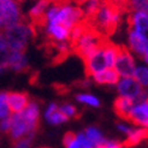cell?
Returning a JSON list of instances; mask_svg holds the SVG:
<instances>
[{"label": "cell", "mask_w": 148, "mask_h": 148, "mask_svg": "<svg viewBox=\"0 0 148 148\" xmlns=\"http://www.w3.org/2000/svg\"><path fill=\"white\" fill-rule=\"evenodd\" d=\"M123 12L118 6L103 0L101 6L90 16L84 17L88 25L105 38L112 36L122 22Z\"/></svg>", "instance_id": "1"}, {"label": "cell", "mask_w": 148, "mask_h": 148, "mask_svg": "<svg viewBox=\"0 0 148 148\" xmlns=\"http://www.w3.org/2000/svg\"><path fill=\"white\" fill-rule=\"evenodd\" d=\"M108 42V39L103 42V45L90 54L88 58L83 59L84 63V73L87 77H90L95 75L97 72H100L108 68V62L106 57V43Z\"/></svg>", "instance_id": "2"}, {"label": "cell", "mask_w": 148, "mask_h": 148, "mask_svg": "<svg viewBox=\"0 0 148 148\" xmlns=\"http://www.w3.org/2000/svg\"><path fill=\"white\" fill-rule=\"evenodd\" d=\"M23 19L18 4L14 0H0V22L3 24V30L19 23Z\"/></svg>", "instance_id": "3"}, {"label": "cell", "mask_w": 148, "mask_h": 148, "mask_svg": "<svg viewBox=\"0 0 148 148\" xmlns=\"http://www.w3.org/2000/svg\"><path fill=\"white\" fill-rule=\"evenodd\" d=\"M114 68L119 75L123 77H132L135 72V60L132 58L130 51L124 45H119L118 54L114 63Z\"/></svg>", "instance_id": "4"}, {"label": "cell", "mask_w": 148, "mask_h": 148, "mask_svg": "<svg viewBox=\"0 0 148 148\" xmlns=\"http://www.w3.org/2000/svg\"><path fill=\"white\" fill-rule=\"evenodd\" d=\"M117 89L121 95L131 98L134 101L137 100L141 102L145 100L143 88L134 77H124L121 82L118 83Z\"/></svg>", "instance_id": "5"}, {"label": "cell", "mask_w": 148, "mask_h": 148, "mask_svg": "<svg viewBox=\"0 0 148 148\" xmlns=\"http://www.w3.org/2000/svg\"><path fill=\"white\" fill-rule=\"evenodd\" d=\"M128 29L135 30L148 43V13L145 11H136L129 13Z\"/></svg>", "instance_id": "6"}, {"label": "cell", "mask_w": 148, "mask_h": 148, "mask_svg": "<svg viewBox=\"0 0 148 148\" xmlns=\"http://www.w3.org/2000/svg\"><path fill=\"white\" fill-rule=\"evenodd\" d=\"M9 134L13 141H16V140L28 136V135H35V132L32 131L29 124L21 116V113H13L11 116V128H10Z\"/></svg>", "instance_id": "7"}, {"label": "cell", "mask_w": 148, "mask_h": 148, "mask_svg": "<svg viewBox=\"0 0 148 148\" xmlns=\"http://www.w3.org/2000/svg\"><path fill=\"white\" fill-rule=\"evenodd\" d=\"M6 101L9 105L10 112L21 113L29 103V97L27 93L19 92H9L6 93Z\"/></svg>", "instance_id": "8"}, {"label": "cell", "mask_w": 148, "mask_h": 148, "mask_svg": "<svg viewBox=\"0 0 148 148\" xmlns=\"http://www.w3.org/2000/svg\"><path fill=\"white\" fill-rule=\"evenodd\" d=\"M128 122H131L136 125H143L148 127V99L134 105L131 108Z\"/></svg>", "instance_id": "9"}, {"label": "cell", "mask_w": 148, "mask_h": 148, "mask_svg": "<svg viewBox=\"0 0 148 148\" xmlns=\"http://www.w3.org/2000/svg\"><path fill=\"white\" fill-rule=\"evenodd\" d=\"M21 116L29 124L32 131L36 132V130L39 129V105L38 103L35 101L29 102L28 106L21 112Z\"/></svg>", "instance_id": "10"}, {"label": "cell", "mask_w": 148, "mask_h": 148, "mask_svg": "<svg viewBox=\"0 0 148 148\" xmlns=\"http://www.w3.org/2000/svg\"><path fill=\"white\" fill-rule=\"evenodd\" d=\"M132 107H134V100L128 97H123V95L118 97L113 103V108H114L116 114L124 121L129 119V114H130V111Z\"/></svg>", "instance_id": "11"}, {"label": "cell", "mask_w": 148, "mask_h": 148, "mask_svg": "<svg viewBox=\"0 0 148 148\" xmlns=\"http://www.w3.org/2000/svg\"><path fill=\"white\" fill-rule=\"evenodd\" d=\"M128 32H129V43H130L131 49L140 58H143V56L148 52V43L135 30L128 29Z\"/></svg>", "instance_id": "12"}, {"label": "cell", "mask_w": 148, "mask_h": 148, "mask_svg": "<svg viewBox=\"0 0 148 148\" xmlns=\"http://www.w3.org/2000/svg\"><path fill=\"white\" fill-rule=\"evenodd\" d=\"M119 73L113 68H107L93 75L94 81L98 84H117L119 82Z\"/></svg>", "instance_id": "13"}, {"label": "cell", "mask_w": 148, "mask_h": 148, "mask_svg": "<svg viewBox=\"0 0 148 148\" xmlns=\"http://www.w3.org/2000/svg\"><path fill=\"white\" fill-rule=\"evenodd\" d=\"M148 140V128H140V129H135L128 134L127 140L122 143L123 148H131L135 147L138 143H141L142 141Z\"/></svg>", "instance_id": "14"}, {"label": "cell", "mask_w": 148, "mask_h": 148, "mask_svg": "<svg viewBox=\"0 0 148 148\" xmlns=\"http://www.w3.org/2000/svg\"><path fill=\"white\" fill-rule=\"evenodd\" d=\"M46 119L51 123V124H54V125H58V124H62L64 122H66L69 119L60 110H59V106L57 103H51L48 106L47 111H46Z\"/></svg>", "instance_id": "15"}, {"label": "cell", "mask_w": 148, "mask_h": 148, "mask_svg": "<svg viewBox=\"0 0 148 148\" xmlns=\"http://www.w3.org/2000/svg\"><path fill=\"white\" fill-rule=\"evenodd\" d=\"M84 135H86L87 138L94 145V147H95V146H99V145H102V143L106 142V140L103 138V136L101 135V132H100L97 128H93V127L88 128V129L86 130V134H84Z\"/></svg>", "instance_id": "16"}, {"label": "cell", "mask_w": 148, "mask_h": 148, "mask_svg": "<svg viewBox=\"0 0 148 148\" xmlns=\"http://www.w3.org/2000/svg\"><path fill=\"white\" fill-rule=\"evenodd\" d=\"M132 77H134L141 86L148 87V69L145 68V66H141V68L135 69L134 76Z\"/></svg>", "instance_id": "17"}, {"label": "cell", "mask_w": 148, "mask_h": 148, "mask_svg": "<svg viewBox=\"0 0 148 148\" xmlns=\"http://www.w3.org/2000/svg\"><path fill=\"white\" fill-rule=\"evenodd\" d=\"M76 99H77V101L86 103V105L93 106V107L100 106V101L98 100V98H95L94 95H90V94H78L76 97Z\"/></svg>", "instance_id": "18"}, {"label": "cell", "mask_w": 148, "mask_h": 148, "mask_svg": "<svg viewBox=\"0 0 148 148\" xmlns=\"http://www.w3.org/2000/svg\"><path fill=\"white\" fill-rule=\"evenodd\" d=\"M11 116L10 114V108L6 101V93H0V119Z\"/></svg>", "instance_id": "19"}, {"label": "cell", "mask_w": 148, "mask_h": 148, "mask_svg": "<svg viewBox=\"0 0 148 148\" xmlns=\"http://www.w3.org/2000/svg\"><path fill=\"white\" fill-rule=\"evenodd\" d=\"M33 137H34V135H28V136L16 140V141L13 142V148H30Z\"/></svg>", "instance_id": "20"}, {"label": "cell", "mask_w": 148, "mask_h": 148, "mask_svg": "<svg viewBox=\"0 0 148 148\" xmlns=\"http://www.w3.org/2000/svg\"><path fill=\"white\" fill-rule=\"evenodd\" d=\"M59 110H60L68 118L77 117V110H76V107L72 106V105H69V103H64V105H62L60 107H59Z\"/></svg>", "instance_id": "21"}, {"label": "cell", "mask_w": 148, "mask_h": 148, "mask_svg": "<svg viewBox=\"0 0 148 148\" xmlns=\"http://www.w3.org/2000/svg\"><path fill=\"white\" fill-rule=\"evenodd\" d=\"M77 140L79 143V148H94V145L87 138V136L84 134H78Z\"/></svg>", "instance_id": "22"}, {"label": "cell", "mask_w": 148, "mask_h": 148, "mask_svg": "<svg viewBox=\"0 0 148 148\" xmlns=\"http://www.w3.org/2000/svg\"><path fill=\"white\" fill-rule=\"evenodd\" d=\"M76 138H77V135H76V134H73V132H71V131L66 132V134L64 135V137H63V143H64L65 148L69 147L73 141H75Z\"/></svg>", "instance_id": "23"}, {"label": "cell", "mask_w": 148, "mask_h": 148, "mask_svg": "<svg viewBox=\"0 0 148 148\" xmlns=\"http://www.w3.org/2000/svg\"><path fill=\"white\" fill-rule=\"evenodd\" d=\"M11 128V116L0 119V130H3L4 132H9Z\"/></svg>", "instance_id": "24"}, {"label": "cell", "mask_w": 148, "mask_h": 148, "mask_svg": "<svg viewBox=\"0 0 148 148\" xmlns=\"http://www.w3.org/2000/svg\"><path fill=\"white\" fill-rule=\"evenodd\" d=\"M105 147L106 148H123L122 143H118V142H114V141H106Z\"/></svg>", "instance_id": "25"}, {"label": "cell", "mask_w": 148, "mask_h": 148, "mask_svg": "<svg viewBox=\"0 0 148 148\" xmlns=\"http://www.w3.org/2000/svg\"><path fill=\"white\" fill-rule=\"evenodd\" d=\"M118 129H119L121 131L125 132V134H129V132L131 131V129L129 127H127V125H123V124H118Z\"/></svg>", "instance_id": "26"}, {"label": "cell", "mask_w": 148, "mask_h": 148, "mask_svg": "<svg viewBox=\"0 0 148 148\" xmlns=\"http://www.w3.org/2000/svg\"><path fill=\"white\" fill-rule=\"evenodd\" d=\"M66 148H79V143H78V140L76 138L75 141H73L69 147H66Z\"/></svg>", "instance_id": "27"}, {"label": "cell", "mask_w": 148, "mask_h": 148, "mask_svg": "<svg viewBox=\"0 0 148 148\" xmlns=\"http://www.w3.org/2000/svg\"><path fill=\"white\" fill-rule=\"evenodd\" d=\"M142 59H143L145 62H147V63H148V52H147V53L143 56V58H142Z\"/></svg>", "instance_id": "28"}, {"label": "cell", "mask_w": 148, "mask_h": 148, "mask_svg": "<svg viewBox=\"0 0 148 148\" xmlns=\"http://www.w3.org/2000/svg\"><path fill=\"white\" fill-rule=\"evenodd\" d=\"M94 148H106V147H105V143H102V145H99V146H95Z\"/></svg>", "instance_id": "29"}, {"label": "cell", "mask_w": 148, "mask_h": 148, "mask_svg": "<svg viewBox=\"0 0 148 148\" xmlns=\"http://www.w3.org/2000/svg\"><path fill=\"white\" fill-rule=\"evenodd\" d=\"M17 4H22V3H24V0H14Z\"/></svg>", "instance_id": "30"}, {"label": "cell", "mask_w": 148, "mask_h": 148, "mask_svg": "<svg viewBox=\"0 0 148 148\" xmlns=\"http://www.w3.org/2000/svg\"><path fill=\"white\" fill-rule=\"evenodd\" d=\"M0 29H1V30H3V24H1V22H0Z\"/></svg>", "instance_id": "31"}, {"label": "cell", "mask_w": 148, "mask_h": 148, "mask_svg": "<svg viewBox=\"0 0 148 148\" xmlns=\"http://www.w3.org/2000/svg\"><path fill=\"white\" fill-rule=\"evenodd\" d=\"M43 148H47V147H43Z\"/></svg>", "instance_id": "32"}, {"label": "cell", "mask_w": 148, "mask_h": 148, "mask_svg": "<svg viewBox=\"0 0 148 148\" xmlns=\"http://www.w3.org/2000/svg\"><path fill=\"white\" fill-rule=\"evenodd\" d=\"M36 1H39V0H36Z\"/></svg>", "instance_id": "33"}]
</instances>
